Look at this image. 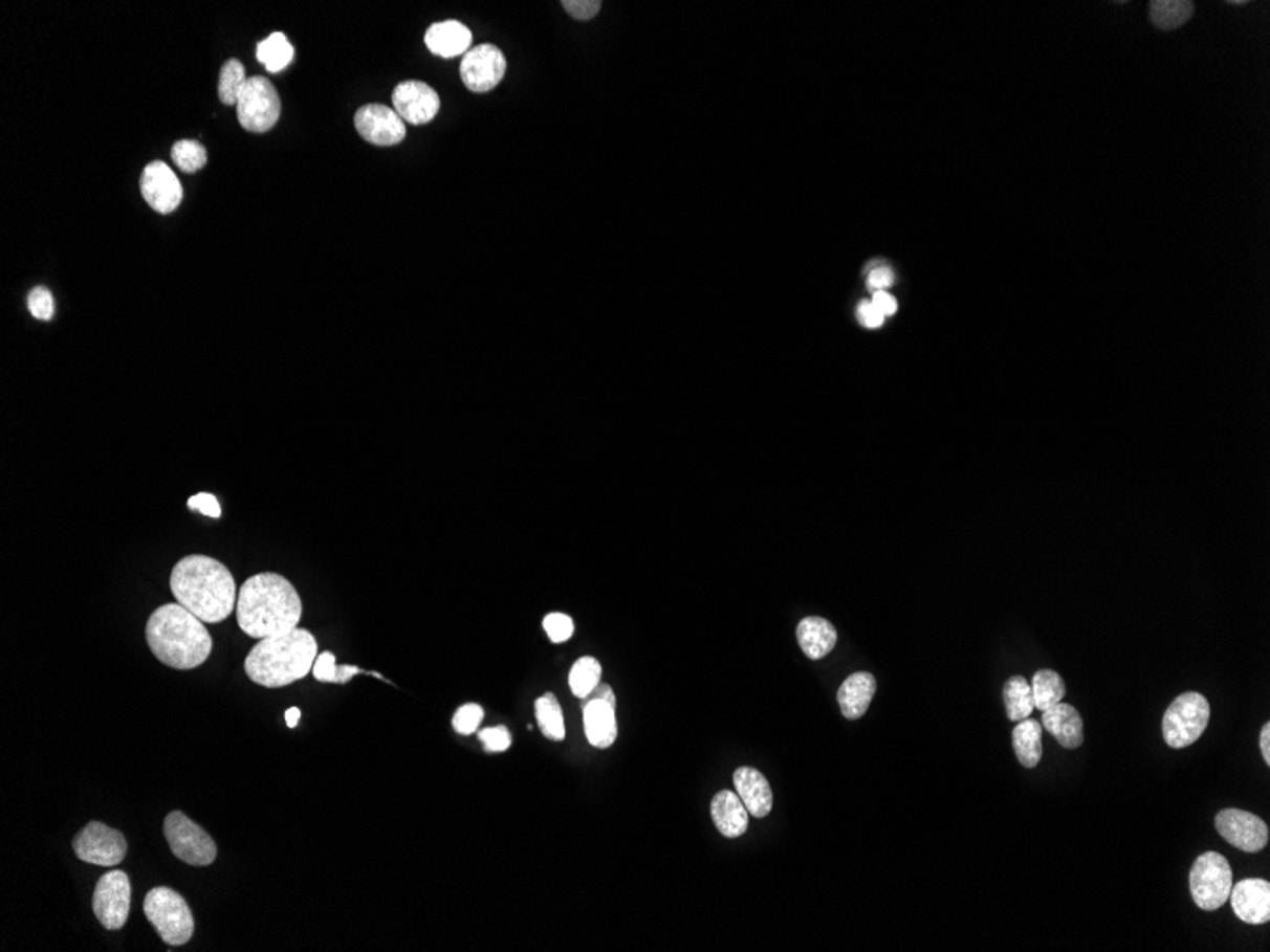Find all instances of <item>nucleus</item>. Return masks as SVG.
<instances>
[{
  "label": "nucleus",
  "instance_id": "f257e3e1",
  "mask_svg": "<svg viewBox=\"0 0 1270 952\" xmlns=\"http://www.w3.org/2000/svg\"><path fill=\"white\" fill-rule=\"evenodd\" d=\"M301 616V595L282 574H256L240 585L236 622L244 634L257 641L295 629Z\"/></svg>",
  "mask_w": 1270,
  "mask_h": 952
},
{
  "label": "nucleus",
  "instance_id": "f03ea898",
  "mask_svg": "<svg viewBox=\"0 0 1270 952\" xmlns=\"http://www.w3.org/2000/svg\"><path fill=\"white\" fill-rule=\"evenodd\" d=\"M170 588L177 603L204 624H219L236 611L235 576L214 557H183L172 571Z\"/></svg>",
  "mask_w": 1270,
  "mask_h": 952
},
{
  "label": "nucleus",
  "instance_id": "7ed1b4c3",
  "mask_svg": "<svg viewBox=\"0 0 1270 952\" xmlns=\"http://www.w3.org/2000/svg\"><path fill=\"white\" fill-rule=\"evenodd\" d=\"M145 637L158 662L181 671L202 666L214 648L204 622L179 603L158 606L149 616Z\"/></svg>",
  "mask_w": 1270,
  "mask_h": 952
},
{
  "label": "nucleus",
  "instance_id": "20e7f679",
  "mask_svg": "<svg viewBox=\"0 0 1270 952\" xmlns=\"http://www.w3.org/2000/svg\"><path fill=\"white\" fill-rule=\"evenodd\" d=\"M318 658L316 637L295 627L287 634L265 637L249 650L244 669L256 685L282 688L312 673Z\"/></svg>",
  "mask_w": 1270,
  "mask_h": 952
},
{
  "label": "nucleus",
  "instance_id": "39448f33",
  "mask_svg": "<svg viewBox=\"0 0 1270 952\" xmlns=\"http://www.w3.org/2000/svg\"><path fill=\"white\" fill-rule=\"evenodd\" d=\"M144 911L160 939L170 947H181L191 942L195 916L181 893L166 886L153 888L145 898Z\"/></svg>",
  "mask_w": 1270,
  "mask_h": 952
},
{
  "label": "nucleus",
  "instance_id": "423d86ee",
  "mask_svg": "<svg viewBox=\"0 0 1270 952\" xmlns=\"http://www.w3.org/2000/svg\"><path fill=\"white\" fill-rule=\"evenodd\" d=\"M1209 702L1200 692H1185L1172 702L1162 721V736L1169 748L1183 749L1199 741L1208 728Z\"/></svg>",
  "mask_w": 1270,
  "mask_h": 952
},
{
  "label": "nucleus",
  "instance_id": "0eeeda50",
  "mask_svg": "<svg viewBox=\"0 0 1270 952\" xmlns=\"http://www.w3.org/2000/svg\"><path fill=\"white\" fill-rule=\"evenodd\" d=\"M1192 902L1202 911H1218L1229 902L1232 870L1229 861L1218 851H1206L1192 863L1188 877Z\"/></svg>",
  "mask_w": 1270,
  "mask_h": 952
},
{
  "label": "nucleus",
  "instance_id": "6e6552de",
  "mask_svg": "<svg viewBox=\"0 0 1270 952\" xmlns=\"http://www.w3.org/2000/svg\"><path fill=\"white\" fill-rule=\"evenodd\" d=\"M282 113V103L277 88L265 76L247 79L244 90L236 103L238 123L251 134H265L277 126Z\"/></svg>",
  "mask_w": 1270,
  "mask_h": 952
},
{
  "label": "nucleus",
  "instance_id": "1a4fd4ad",
  "mask_svg": "<svg viewBox=\"0 0 1270 952\" xmlns=\"http://www.w3.org/2000/svg\"><path fill=\"white\" fill-rule=\"evenodd\" d=\"M165 837L175 858L193 867H207L216 861L217 846L214 839L179 810L170 812L165 819Z\"/></svg>",
  "mask_w": 1270,
  "mask_h": 952
},
{
  "label": "nucleus",
  "instance_id": "9d476101",
  "mask_svg": "<svg viewBox=\"0 0 1270 952\" xmlns=\"http://www.w3.org/2000/svg\"><path fill=\"white\" fill-rule=\"evenodd\" d=\"M132 884L124 870L105 872L95 884L92 909L105 930H121L130 916Z\"/></svg>",
  "mask_w": 1270,
  "mask_h": 952
},
{
  "label": "nucleus",
  "instance_id": "9b49d317",
  "mask_svg": "<svg viewBox=\"0 0 1270 952\" xmlns=\"http://www.w3.org/2000/svg\"><path fill=\"white\" fill-rule=\"evenodd\" d=\"M72 850L79 860L100 867H116L123 863L128 842L121 831L107 827L102 821H90L74 839Z\"/></svg>",
  "mask_w": 1270,
  "mask_h": 952
},
{
  "label": "nucleus",
  "instance_id": "f8f14e48",
  "mask_svg": "<svg viewBox=\"0 0 1270 952\" xmlns=\"http://www.w3.org/2000/svg\"><path fill=\"white\" fill-rule=\"evenodd\" d=\"M506 58L497 46L482 44L464 53L461 63V79L470 92H491L504 79Z\"/></svg>",
  "mask_w": 1270,
  "mask_h": 952
},
{
  "label": "nucleus",
  "instance_id": "ddd939ff",
  "mask_svg": "<svg viewBox=\"0 0 1270 952\" xmlns=\"http://www.w3.org/2000/svg\"><path fill=\"white\" fill-rule=\"evenodd\" d=\"M1216 829L1230 846L1248 854L1263 850L1269 842L1267 823L1260 816L1244 810H1221L1216 818Z\"/></svg>",
  "mask_w": 1270,
  "mask_h": 952
},
{
  "label": "nucleus",
  "instance_id": "4468645a",
  "mask_svg": "<svg viewBox=\"0 0 1270 952\" xmlns=\"http://www.w3.org/2000/svg\"><path fill=\"white\" fill-rule=\"evenodd\" d=\"M354 126L362 139L377 147H392L406 139L408 128L398 113L385 105L371 103L358 109L354 116Z\"/></svg>",
  "mask_w": 1270,
  "mask_h": 952
},
{
  "label": "nucleus",
  "instance_id": "2eb2a0df",
  "mask_svg": "<svg viewBox=\"0 0 1270 952\" xmlns=\"http://www.w3.org/2000/svg\"><path fill=\"white\" fill-rule=\"evenodd\" d=\"M392 103L401 120L413 126L432 123L440 111V95L432 86L420 81L398 84L392 93Z\"/></svg>",
  "mask_w": 1270,
  "mask_h": 952
},
{
  "label": "nucleus",
  "instance_id": "dca6fc26",
  "mask_svg": "<svg viewBox=\"0 0 1270 952\" xmlns=\"http://www.w3.org/2000/svg\"><path fill=\"white\" fill-rule=\"evenodd\" d=\"M139 186L145 202L151 205L154 212L165 216L175 212L183 200V186L179 183L177 175L172 172L170 165L160 160L145 165Z\"/></svg>",
  "mask_w": 1270,
  "mask_h": 952
},
{
  "label": "nucleus",
  "instance_id": "f3484780",
  "mask_svg": "<svg viewBox=\"0 0 1270 952\" xmlns=\"http://www.w3.org/2000/svg\"><path fill=\"white\" fill-rule=\"evenodd\" d=\"M1230 905L1240 921L1246 924H1267L1270 921V884L1263 879H1246L1232 884Z\"/></svg>",
  "mask_w": 1270,
  "mask_h": 952
},
{
  "label": "nucleus",
  "instance_id": "a211bd4d",
  "mask_svg": "<svg viewBox=\"0 0 1270 952\" xmlns=\"http://www.w3.org/2000/svg\"><path fill=\"white\" fill-rule=\"evenodd\" d=\"M1041 725L1048 734L1055 737L1061 748L1076 749L1085 744V723L1076 707L1071 704L1059 702L1043 711Z\"/></svg>",
  "mask_w": 1270,
  "mask_h": 952
},
{
  "label": "nucleus",
  "instance_id": "6ab92c4d",
  "mask_svg": "<svg viewBox=\"0 0 1270 952\" xmlns=\"http://www.w3.org/2000/svg\"><path fill=\"white\" fill-rule=\"evenodd\" d=\"M581 706L585 717L586 739L590 741V746L597 749L611 748L618 736L615 704L607 700H592Z\"/></svg>",
  "mask_w": 1270,
  "mask_h": 952
},
{
  "label": "nucleus",
  "instance_id": "aec40b11",
  "mask_svg": "<svg viewBox=\"0 0 1270 952\" xmlns=\"http://www.w3.org/2000/svg\"><path fill=\"white\" fill-rule=\"evenodd\" d=\"M732 781H735L738 797L744 802V806L751 816H756V818L769 816L772 804H774L772 789H770L767 778L759 770L742 767L735 772Z\"/></svg>",
  "mask_w": 1270,
  "mask_h": 952
},
{
  "label": "nucleus",
  "instance_id": "412c9836",
  "mask_svg": "<svg viewBox=\"0 0 1270 952\" xmlns=\"http://www.w3.org/2000/svg\"><path fill=\"white\" fill-rule=\"evenodd\" d=\"M877 692V681L868 671H858L845 679L837 692L840 713L849 721L863 717L870 709L873 696Z\"/></svg>",
  "mask_w": 1270,
  "mask_h": 952
},
{
  "label": "nucleus",
  "instance_id": "4be33fe9",
  "mask_svg": "<svg viewBox=\"0 0 1270 952\" xmlns=\"http://www.w3.org/2000/svg\"><path fill=\"white\" fill-rule=\"evenodd\" d=\"M711 818L719 833L727 839H738L748 831L749 812L732 791H719L711 800Z\"/></svg>",
  "mask_w": 1270,
  "mask_h": 952
},
{
  "label": "nucleus",
  "instance_id": "5701e85b",
  "mask_svg": "<svg viewBox=\"0 0 1270 952\" xmlns=\"http://www.w3.org/2000/svg\"><path fill=\"white\" fill-rule=\"evenodd\" d=\"M424 42L429 50L440 58H457L470 50L472 32L461 21H441L434 23L426 31Z\"/></svg>",
  "mask_w": 1270,
  "mask_h": 952
},
{
  "label": "nucleus",
  "instance_id": "b1692460",
  "mask_svg": "<svg viewBox=\"0 0 1270 952\" xmlns=\"http://www.w3.org/2000/svg\"><path fill=\"white\" fill-rule=\"evenodd\" d=\"M797 643L810 660H822L837 645V629L826 618L809 616L797 625Z\"/></svg>",
  "mask_w": 1270,
  "mask_h": 952
},
{
  "label": "nucleus",
  "instance_id": "393cba45",
  "mask_svg": "<svg viewBox=\"0 0 1270 952\" xmlns=\"http://www.w3.org/2000/svg\"><path fill=\"white\" fill-rule=\"evenodd\" d=\"M1015 757L1025 769H1036L1043 758V725L1033 717L1015 723L1012 732Z\"/></svg>",
  "mask_w": 1270,
  "mask_h": 952
},
{
  "label": "nucleus",
  "instance_id": "a878e982",
  "mask_svg": "<svg viewBox=\"0 0 1270 952\" xmlns=\"http://www.w3.org/2000/svg\"><path fill=\"white\" fill-rule=\"evenodd\" d=\"M1004 707H1006V717L1012 723H1020L1024 718H1029L1035 711V702H1033V692L1029 681L1022 676L1010 677L1003 686Z\"/></svg>",
  "mask_w": 1270,
  "mask_h": 952
},
{
  "label": "nucleus",
  "instance_id": "bb28decb",
  "mask_svg": "<svg viewBox=\"0 0 1270 952\" xmlns=\"http://www.w3.org/2000/svg\"><path fill=\"white\" fill-rule=\"evenodd\" d=\"M1195 14V4L1188 0H1155L1151 2V21L1162 31H1174L1185 25Z\"/></svg>",
  "mask_w": 1270,
  "mask_h": 952
},
{
  "label": "nucleus",
  "instance_id": "cd10ccee",
  "mask_svg": "<svg viewBox=\"0 0 1270 952\" xmlns=\"http://www.w3.org/2000/svg\"><path fill=\"white\" fill-rule=\"evenodd\" d=\"M534 717H537V723H539V728H541L544 737H548L552 741H564V711H562L560 700L555 698V694L546 692L544 696L537 698V702H534Z\"/></svg>",
  "mask_w": 1270,
  "mask_h": 952
},
{
  "label": "nucleus",
  "instance_id": "c85d7f7f",
  "mask_svg": "<svg viewBox=\"0 0 1270 952\" xmlns=\"http://www.w3.org/2000/svg\"><path fill=\"white\" fill-rule=\"evenodd\" d=\"M1031 692H1033L1035 709L1046 711L1055 704L1064 702L1067 692L1066 683L1061 676L1052 669H1041V671H1036L1031 681Z\"/></svg>",
  "mask_w": 1270,
  "mask_h": 952
},
{
  "label": "nucleus",
  "instance_id": "c756f323",
  "mask_svg": "<svg viewBox=\"0 0 1270 952\" xmlns=\"http://www.w3.org/2000/svg\"><path fill=\"white\" fill-rule=\"evenodd\" d=\"M257 60L267 67V71L280 72L293 60V46L287 41L286 35L272 32L257 44Z\"/></svg>",
  "mask_w": 1270,
  "mask_h": 952
},
{
  "label": "nucleus",
  "instance_id": "7c9ffc66",
  "mask_svg": "<svg viewBox=\"0 0 1270 952\" xmlns=\"http://www.w3.org/2000/svg\"><path fill=\"white\" fill-rule=\"evenodd\" d=\"M601 673H604V669H601V664H599L597 658H594V656L578 658L574 662V666L571 667V673H569L571 692H573L574 696L581 698V700L588 696L595 686L601 683Z\"/></svg>",
  "mask_w": 1270,
  "mask_h": 952
},
{
  "label": "nucleus",
  "instance_id": "2f4dec72",
  "mask_svg": "<svg viewBox=\"0 0 1270 952\" xmlns=\"http://www.w3.org/2000/svg\"><path fill=\"white\" fill-rule=\"evenodd\" d=\"M246 83L247 76L246 71H244V65L238 62V60H228V62L221 67V72H219V86H217V92H219V99H221V103H225V105H236V103H238V97H240V93H242L244 86H246Z\"/></svg>",
  "mask_w": 1270,
  "mask_h": 952
},
{
  "label": "nucleus",
  "instance_id": "473e14b6",
  "mask_svg": "<svg viewBox=\"0 0 1270 952\" xmlns=\"http://www.w3.org/2000/svg\"><path fill=\"white\" fill-rule=\"evenodd\" d=\"M172 160L184 174H195L207 162V153L198 141L183 139L172 147Z\"/></svg>",
  "mask_w": 1270,
  "mask_h": 952
},
{
  "label": "nucleus",
  "instance_id": "72a5a7b5",
  "mask_svg": "<svg viewBox=\"0 0 1270 952\" xmlns=\"http://www.w3.org/2000/svg\"><path fill=\"white\" fill-rule=\"evenodd\" d=\"M483 717H485V711L480 704H464L453 715L452 725L455 732H459L461 736H472L480 730Z\"/></svg>",
  "mask_w": 1270,
  "mask_h": 952
},
{
  "label": "nucleus",
  "instance_id": "f704fd0d",
  "mask_svg": "<svg viewBox=\"0 0 1270 952\" xmlns=\"http://www.w3.org/2000/svg\"><path fill=\"white\" fill-rule=\"evenodd\" d=\"M543 627L546 635H548V639L552 643H555V645L569 641L574 634L573 618L564 615V613H550V615L544 618Z\"/></svg>",
  "mask_w": 1270,
  "mask_h": 952
},
{
  "label": "nucleus",
  "instance_id": "c9c22d12",
  "mask_svg": "<svg viewBox=\"0 0 1270 952\" xmlns=\"http://www.w3.org/2000/svg\"><path fill=\"white\" fill-rule=\"evenodd\" d=\"M27 305H29L32 317L42 319V322L51 319L53 312H56L53 297H51L50 289H46V287H32L29 295H27Z\"/></svg>",
  "mask_w": 1270,
  "mask_h": 952
},
{
  "label": "nucleus",
  "instance_id": "e433bc0d",
  "mask_svg": "<svg viewBox=\"0 0 1270 952\" xmlns=\"http://www.w3.org/2000/svg\"><path fill=\"white\" fill-rule=\"evenodd\" d=\"M480 741L483 748L487 749V753H504L512 746V734L506 727H491L480 730Z\"/></svg>",
  "mask_w": 1270,
  "mask_h": 952
},
{
  "label": "nucleus",
  "instance_id": "4c0bfd02",
  "mask_svg": "<svg viewBox=\"0 0 1270 952\" xmlns=\"http://www.w3.org/2000/svg\"><path fill=\"white\" fill-rule=\"evenodd\" d=\"M312 676L320 683H335L337 685V658L331 652H322L318 655L314 667H312Z\"/></svg>",
  "mask_w": 1270,
  "mask_h": 952
},
{
  "label": "nucleus",
  "instance_id": "58836bf2",
  "mask_svg": "<svg viewBox=\"0 0 1270 952\" xmlns=\"http://www.w3.org/2000/svg\"><path fill=\"white\" fill-rule=\"evenodd\" d=\"M562 6L573 16L574 20L588 21L597 16L601 2L599 0H564Z\"/></svg>",
  "mask_w": 1270,
  "mask_h": 952
},
{
  "label": "nucleus",
  "instance_id": "ea45409f",
  "mask_svg": "<svg viewBox=\"0 0 1270 952\" xmlns=\"http://www.w3.org/2000/svg\"><path fill=\"white\" fill-rule=\"evenodd\" d=\"M189 508L196 512L204 513L207 517H219L221 515V506L214 494L210 492H200L189 499Z\"/></svg>",
  "mask_w": 1270,
  "mask_h": 952
},
{
  "label": "nucleus",
  "instance_id": "a19ab883",
  "mask_svg": "<svg viewBox=\"0 0 1270 952\" xmlns=\"http://www.w3.org/2000/svg\"><path fill=\"white\" fill-rule=\"evenodd\" d=\"M858 317H860L861 324L870 329L881 328L882 322H884L881 310L873 303H861L858 307Z\"/></svg>",
  "mask_w": 1270,
  "mask_h": 952
},
{
  "label": "nucleus",
  "instance_id": "79ce46f5",
  "mask_svg": "<svg viewBox=\"0 0 1270 952\" xmlns=\"http://www.w3.org/2000/svg\"><path fill=\"white\" fill-rule=\"evenodd\" d=\"M892 284H894V274H892V270L889 267L875 268L870 276H868V287H870V291H873V293L875 291H886V287H891Z\"/></svg>",
  "mask_w": 1270,
  "mask_h": 952
},
{
  "label": "nucleus",
  "instance_id": "37998d69",
  "mask_svg": "<svg viewBox=\"0 0 1270 952\" xmlns=\"http://www.w3.org/2000/svg\"><path fill=\"white\" fill-rule=\"evenodd\" d=\"M871 303L881 310L882 316L884 317L894 316V314H896V310H898V303H896V298L892 297L891 293H886V291H875V293H873V301H871Z\"/></svg>",
  "mask_w": 1270,
  "mask_h": 952
},
{
  "label": "nucleus",
  "instance_id": "c03bdc74",
  "mask_svg": "<svg viewBox=\"0 0 1270 952\" xmlns=\"http://www.w3.org/2000/svg\"><path fill=\"white\" fill-rule=\"evenodd\" d=\"M592 700H607V702H611V704H615L616 706L615 692H613L611 685H607V683H599V685L595 686L588 696L581 700V704L592 702Z\"/></svg>",
  "mask_w": 1270,
  "mask_h": 952
},
{
  "label": "nucleus",
  "instance_id": "a18cd8bd",
  "mask_svg": "<svg viewBox=\"0 0 1270 952\" xmlns=\"http://www.w3.org/2000/svg\"><path fill=\"white\" fill-rule=\"evenodd\" d=\"M1260 748L1261 753H1263V758H1265V762L1270 765V723H1265V725H1263V730H1261L1260 736Z\"/></svg>",
  "mask_w": 1270,
  "mask_h": 952
},
{
  "label": "nucleus",
  "instance_id": "49530a36",
  "mask_svg": "<svg viewBox=\"0 0 1270 952\" xmlns=\"http://www.w3.org/2000/svg\"><path fill=\"white\" fill-rule=\"evenodd\" d=\"M301 721V709L299 707H289L286 711V725L289 728H295Z\"/></svg>",
  "mask_w": 1270,
  "mask_h": 952
}]
</instances>
